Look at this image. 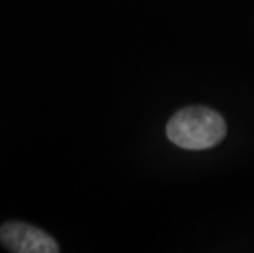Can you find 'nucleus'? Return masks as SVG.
<instances>
[{
  "label": "nucleus",
  "instance_id": "nucleus-1",
  "mask_svg": "<svg viewBox=\"0 0 254 253\" xmlns=\"http://www.w3.org/2000/svg\"><path fill=\"white\" fill-rule=\"evenodd\" d=\"M226 135V123L218 112L207 107H187L167 123V137L184 150H207Z\"/></svg>",
  "mask_w": 254,
  "mask_h": 253
},
{
  "label": "nucleus",
  "instance_id": "nucleus-2",
  "mask_svg": "<svg viewBox=\"0 0 254 253\" xmlns=\"http://www.w3.org/2000/svg\"><path fill=\"white\" fill-rule=\"evenodd\" d=\"M0 244L15 253H58L59 245L45 230L25 222H7L0 227Z\"/></svg>",
  "mask_w": 254,
  "mask_h": 253
}]
</instances>
